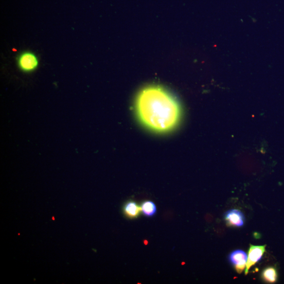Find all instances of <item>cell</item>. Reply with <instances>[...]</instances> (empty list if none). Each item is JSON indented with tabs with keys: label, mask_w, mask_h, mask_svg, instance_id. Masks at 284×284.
Segmentation results:
<instances>
[{
	"label": "cell",
	"mask_w": 284,
	"mask_h": 284,
	"mask_svg": "<svg viewBox=\"0 0 284 284\" xmlns=\"http://www.w3.org/2000/svg\"><path fill=\"white\" fill-rule=\"evenodd\" d=\"M262 278L265 282L269 283H274L277 280L278 274L277 270L273 267H269L263 270Z\"/></svg>",
	"instance_id": "7"
},
{
	"label": "cell",
	"mask_w": 284,
	"mask_h": 284,
	"mask_svg": "<svg viewBox=\"0 0 284 284\" xmlns=\"http://www.w3.org/2000/svg\"><path fill=\"white\" fill-rule=\"evenodd\" d=\"M224 219L227 224L232 227L241 228L245 223L243 213L236 209L231 210L226 212Z\"/></svg>",
	"instance_id": "5"
},
{
	"label": "cell",
	"mask_w": 284,
	"mask_h": 284,
	"mask_svg": "<svg viewBox=\"0 0 284 284\" xmlns=\"http://www.w3.org/2000/svg\"><path fill=\"white\" fill-rule=\"evenodd\" d=\"M141 209L143 215L147 217L154 216L157 211L156 204L150 201H146L142 203Z\"/></svg>",
	"instance_id": "8"
},
{
	"label": "cell",
	"mask_w": 284,
	"mask_h": 284,
	"mask_svg": "<svg viewBox=\"0 0 284 284\" xmlns=\"http://www.w3.org/2000/svg\"><path fill=\"white\" fill-rule=\"evenodd\" d=\"M248 255L244 251L241 249L235 250L229 255V260L232 266H234L236 272L241 274L246 268Z\"/></svg>",
	"instance_id": "2"
},
{
	"label": "cell",
	"mask_w": 284,
	"mask_h": 284,
	"mask_svg": "<svg viewBox=\"0 0 284 284\" xmlns=\"http://www.w3.org/2000/svg\"><path fill=\"white\" fill-rule=\"evenodd\" d=\"M141 211V209L136 202L130 201L127 202L124 206V215L129 218L135 219L138 218Z\"/></svg>",
	"instance_id": "6"
},
{
	"label": "cell",
	"mask_w": 284,
	"mask_h": 284,
	"mask_svg": "<svg viewBox=\"0 0 284 284\" xmlns=\"http://www.w3.org/2000/svg\"><path fill=\"white\" fill-rule=\"evenodd\" d=\"M266 245L255 246V245H250L246 268H245V274L247 275L248 273V271L251 266L261 261L266 251Z\"/></svg>",
	"instance_id": "4"
},
{
	"label": "cell",
	"mask_w": 284,
	"mask_h": 284,
	"mask_svg": "<svg viewBox=\"0 0 284 284\" xmlns=\"http://www.w3.org/2000/svg\"><path fill=\"white\" fill-rule=\"evenodd\" d=\"M38 61L36 56L33 53H24L18 57V65L24 72H31L38 66Z\"/></svg>",
	"instance_id": "3"
},
{
	"label": "cell",
	"mask_w": 284,
	"mask_h": 284,
	"mask_svg": "<svg viewBox=\"0 0 284 284\" xmlns=\"http://www.w3.org/2000/svg\"><path fill=\"white\" fill-rule=\"evenodd\" d=\"M135 109L142 124L154 132L171 131L178 124L181 109L175 97L162 87H147L138 93Z\"/></svg>",
	"instance_id": "1"
}]
</instances>
